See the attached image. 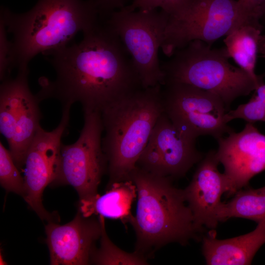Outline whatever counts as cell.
Segmentation results:
<instances>
[{
    "label": "cell",
    "instance_id": "10",
    "mask_svg": "<svg viewBox=\"0 0 265 265\" xmlns=\"http://www.w3.org/2000/svg\"><path fill=\"white\" fill-rule=\"evenodd\" d=\"M196 140L179 130L163 112L136 166L172 179L184 177L205 155L197 149Z\"/></svg>",
    "mask_w": 265,
    "mask_h": 265
},
{
    "label": "cell",
    "instance_id": "8",
    "mask_svg": "<svg viewBox=\"0 0 265 265\" xmlns=\"http://www.w3.org/2000/svg\"><path fill=\"white\" fill-rule=\"evenodd\" d=\"M246 24L235 0H190L180 14L170 17L161 47L171 57L194 40L212 46L220 38Z\"/></svg>",
    "mask_w": 265,
    "mask_h": 265
},
{
    "label": "cell",
    "instance_id": "16",
    "mask_svg": "<svg viewBox=\"0 0 265 265\" xmlns=\"http://www.w3.org/2000/svg\"><path fill=\"white\" fill-rule=\"evenodd\" d=\"M107 191L94 199L80 202L79 210L85 217L99 215L129 222L131 205L137 197L136 187L131 179L108 184Z\"/></svg>",
    "mask_w": 265,
    "mask_h": 265
},
{
    "label": "cell",
    "instance_id": "3",
    "mask_svg": "<svg viewBox=\"0 0 265 265\" xmlns=\"http://www.w3.org/2000/svg\"><path fill=\"white\" fill-rule=\"evenodd\" d=\"M130 178L137 192L135 214L129 222L136 234V252L146 258L168 243L201 241L204 231L196 225L183 189L176 187L172 179L136 166Z\"/></svg>",
    "mask_w": 265,
    "mask_h": 265
},
{
    "label": "cell",
    "instance_id": "12",
    "mask_svg": "<svg viewBox=\"0 0 265 265\" xmlns=\"http://www.w3.org/2000/svg\"><path fill=\"white\" fill-rule=\"evenodd\" d=\"M216 157L230 181L231 194L247 186L250 180L265 170V135L247 123L239 132L234 131L217 140Z\"/></svg>",
    "mask_w": 265,
    "mask_h": 265
},
{
    "label": "cell",
    "instance_id": "18",
    "mask_svg": "<svg viewBox=\"0 0 265 265\" xmlns=\"http://www.w3.org/2000/svg\"><path fill=\"white\" fill-rule=\"evenodd\" d=\"M262 30V25L245 24L234 29L224 39L230 58L259 86L264 83L263 77L255 72Z\"/></svg>",
    "mask_w": 265,
    "mask_h": 265
},
{
    "label": "cell",
    "instance_id": "19",
    "mask_svg": "<svg viewBox=\"0 0 265 265\" xmlns=\"http://www.w3.org/2000/svg\"><path fill=\"white\" fill-rule=\"evenodd\" d=\"M28 69L18 70L14 79L2 81L0 87V131L8 144L11 141L24 89L28 84Z\"/></svg>",
    "mask_w": 265,
    "mask_h": 265
},
{
    "label": "cell",
    "instance_id": "13",
    "mask_svg": "<svg viewBox=\"0 0 265 265\" xmlns=\"http://www.w3.org/2000/svg\"><path fill=\"white\" fill-rule=\"evenodd\" d=\"M216 151L205 154L184 193L196 225L201 230H215L219 223L218 213L224 193L231 195L230 180L218 169Z\"/></svg>",
    "mask_w": 265,
    "mask_h": 265
},
{
    "label": "cell",
    "instance_id": "23",
    "mask_svg": "<svg viewBox=\"0 0 265 265\" xmlns=\"http://www.w3.org/2000/svg\"><path fill=\"white\" fill-rule=\"evenodd\" d=\"M190 0H133L132 3L126 6L131 10H151L160 8L169 15L175 16L188 5Z\"/></svg>",
    "mask_w": 265,
    "mask_h": 265
},
{
    "label": "cell",
    "instance_id": "17",
    "mask_svg": "<svg viewBox=\"0 0 265 265\" xmlns=\"http://www.w3.org/2000/svg\"><path fill=\"white\" fill-rule=\"evenodd\" d=\"M40 101L27 85L23 92L21 106L16 118L13 135L8 143L9 151L16 166H24L27 149L40 126L42 113Z\"/></svg>",
    "mask_w": 265,
    "mask_h": 265
},
{
    "label": "cell",
    "instance_id": "7",
    "mask_svg": "<svg viewBox=\"0 0 265 265\" xmlns=\"http://www.w3.org/2000/svg\"><path fill=\"white\" fill-rule=\"evenodd\" d=\"M84 124L74 143H62L54 178L51 185H69L77 191L80 202L91 200L98 195L107 162L102 145L103 126L99 111H84Z\"/></svg>",
    "mask_w": 265,
    "mask_h": 265
},
{
    "label": "cell",
    "instance_id": "28",
    "mask_svg": "<svg viewBox=\"0 0 265 265\" xmlns=\"http://www.w3.org/2000/svg\"><path fill=\"white\" fill-rule=\"evenodd\" d=\"M262 19H264L265 21V3L264 4L263 9H262L261 20Z\"/></svg>",
    "mask_w": 265,
    "mask_h": 265
},
{
    "label": "cell",
    "instance_id": "6",
    "mask_svg": "<svg viewBox=\"0 0 265 265\" xmlns=\"http://www.w3.org/2000/svg\"><path fill=\"white\" fill-rule=\"evenodd\" d=\"M169 18L162 10H131L125 6L105 22L129 54L143 88L164 84L158 53Z\"/></svg>",
    "mask_w": 265,
    "mask_h": 265
},
{
    "label": "cell",
    "instance_id": "5",
    "mask_svg": "<svg viewBox=\"0 0 265 265\" xmlns=\"http://www.w3.org/2000/svg\"><path fill=\"white\" fill-rule=\"evenodd\" d=\"M170 57L160 64L164 85L186 83L212 93L221 99L228 111L235 100L259 86L244 71L229 62L225 47L212 48L204 42L194 40Z\"/></svg>",
    "mask_w": 265,
    "mask_h": 265
},
{
    "label": "cell",
    "instance_id": "24",
    "mask_svg": "<svg viewBox=\"0 0 265 265\" xmlns=\"http://www.w3.org/2000/svg\"><path fill=\"white\" fill-rule=\"evenodd\" d=\"M0 78L2 81L9 77L13 69L11 61L12 43L7 38L6 26L3 20L0 22Z\"/></svg>",
    "mask_w": 265,
    "mask_h": 265
},
{
    "label": "cell",
    "instance_id": "22",
    "mask_svg": "<svg viewBox=\"0 0 265 265\" xmlns=\"http://www.w3.org/2000/svg\"><path fill=\"white\" fill-rule=\"evenodd\" d=\"M0 183L6 190L23 197L24 179L15 164L9 150L0 142Z\"/></svg>",
    "mask_w": 265,
    "mask_h": 265
},
{
    "label": "cell",
    "instance_id": "21",
    "mask_svg": "<svg viewBox=\"0 0 265 265\" xmlns=\"http://www.w3.org/2000/svg\"><path fill=\"white\" fill-rule=\"evenodd\" d=\"M104 217L99 216L101 224V234L100 238V246L94 251L91 262L95 265H147V259L134 251L128 253L115 245L108 237L105 228Z\"/></svg>",
    "mask_w": 265,
    "mask_h": 265
},
{
    "label": "cell",
    "instance_id": "26",
    "mask_svg": "<svg viewBox=\"0 0 265 265\" xmlns=\"http://www.w3.org/2000/svg\"><path fill=\"white\" fill-rule=\"evenodd\" d=\"M97 6L100 16L107 18L112 12L127 6L130 0H91Z\"/></svg>",
    "mask_w": 265,
    "mask_h": 265
},
{
    "label": "cell",
    "instance_id": "4",
    "mask_svg": "<svg viewBox=\"0 0 265 265\" xmlns=\"http://www.w3.org/2000/svg\"><path fill=\"white\" fill-rule=\"evenodd\" d=\"M162 85L141 88L114 101L101 112L103 150L109 184L130 179L131 173L163 112Z\"/></svg>",
    "mask_w": 265,
    "mask_h": 265
},
{
    "label": "cell",
    "instance_id": "20",
    "mask_svg": "<svg viewBox=\"0 0 265 265\" xmlns=\"http://www.w3.org/2000/svg\"><path fill=\"white\" fill-rule=\"evenodd\" d=\"M227 203H222L218 213L219 222L238 217L257 223L265 219V186L259 188L241 189Z\"/></svg>",
    "mask_w": 265,
    "mask_h": 265
},
{
    "label": "cell",
    "instance_id": "11",
    "mask_svg": "<svg viewBox=\"0 0 265 265\" xmlns=\"http://www.w3.org/2000/svg\"><path fill=\"white\" fill-rule=\"evenodd\" d=\"M71 107L70 105L62 106L60 122L52 131H47L39 126L25 157L23 197L42 220L48 222L54 221L55 217L44 207L43 193L55 176L61 138L69 125Z\"/></svg>",
    "mask_w": 265,
    "mask_h": 265
},
{
    "label": "cell",
    "instance_id": "14",
    "mask_svg": "<svg viewBox=\"0 0 265 265\" xmlns=\"http://www.w3.org/2000/svg\"><path fill=\"white\" fill-rule=\"evenodd\" d=\"M101 230L99 217H85L79 210L74 218L68 223L60 225L54 221L48 222L45 233L50 264H89Z\"/></svg>",
    "mask_w": 265,
    "mask_h": 265
},
{
    "label": "cell",
    "instance_id": "15",
    "mask_svg": "<svg viewBox=\"0 0 265 265\" xmlns=\"http://www.w3.org/2000/svg\"><path fill=\"white\" fill-rule=\"evenodd\" d=\"M252 231L235 238L219 239L215 230L203 236L202 251L208 265L251 264L256 253L265 244V219Z\"/></svg>",
    "mask_w": 265,
    "mask_h": 265
},
{
    "label": "cell",
    "instance_id": "1",
    "mask_svg": "<svg viewBox=\"0 0 265 265\" xmlns=\"http://www.w3.org/2000/svg\"><path fill=\"white\" fill-rule=\"evenodd\" d=\"M78 43L47 56L56 73L53 81L40 80V102L55 99L62 106L80 103L84 111H101L142 88L132 60L119 38L105 23L83 32Z\"/></svg>",
    "mask_w": 265,
    "mask_h": 265
},
{
    "label": "cell",
    "instance_id": "27",
    "mask_svg": "<svg viewBox=\"0 0 265 265\" xmlns=\"http://www.w3.org/2000/svg\"><path fill=\"white\" fill-rule=\"evenodd\" d=\"M259 53L264 58H265V34H262L259 45Z\"/></svg>",
    "mask_w": 265,
    "mask_h": 265
},
{
    "label": "cell",
    "instance_id": "9",
    "mask_svg": "<svg viewBox=\"0 0 265 265\" xmlns=\"http://www.w3.org/2000/svg\"><path fill=\"white\" fill-rule=\"evenodd\" d=\"M163 86V112L186 135L195 139L210 135L217 140L234 131L224 121L228 110L216 95L186 83Z\"/></svg>",
    "mask_w": 265,
    "mask_h": 265
},
{
    "label": "cell",
    "instance_id": "25",
    "mask_svg": "<svg viewBox=\"0 0 265 265\" xmlns=\"http://www.w3.org/2000/svg\"><path fill=\"white\" fill-rule=\"evenodd\" d=\"M241 15L247 24L262 25V12L265 0H237Z\"/></svg>",
    "mask_w": 265,
    "mask_h": 265
},
{
    "label": "cell",
    "instance_id": "2",
    "mask_svg": "<svg viewBox=\"0 0 265 265\" xmlns=\"http://www.w3.org/2000/svg\"><path fill=\"white\" fill-rule=\"evenodd\" d=\"M99 10L91 0H38L29 11L15 14L2 7L1 18L12 34V68L28 69L37 54L50 53L68 46L78 32L99 23Z\"/></svg>",
    "mask_w": 265,
    "mask_h": 265
}]
</instances>
